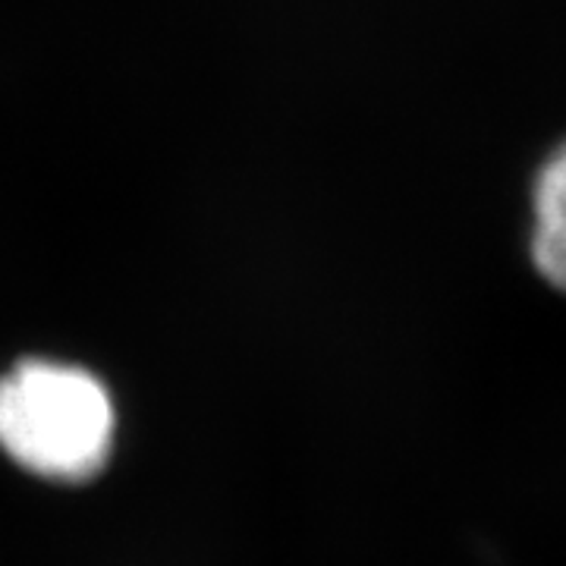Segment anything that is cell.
Listing matches in <instances>:
<instances>
[{"mask_svg": "<svg viewBox=\"0 0 566 566\" xmlns=\"http://www.w3.org/2000/svg\"><path fill=\"white\" fill-rule=\"evenodd\" d=\"M114 403L85 368L22 363L0 381V447L48 479H88L111 453Z\"/></svg>", "mask_w": 566, "mask_h": 566, "instance_id": "6da1fadb", "label": "cell"}, {"mask_svg": "<svg viewBox=\"0 0 566 566\" xmlns=\"http://www.w3.org/2000/svg\"><path fill=\"white\" fill-rule=\"evenodd\" d=\"M532 259L538 274L566 293V145L545 164L535 186Z\"/></svg>", "mask_w": 566, "mask_h": 566, "instance_id": "7a4b0ae2", "label": "cell"}]
</instances>
